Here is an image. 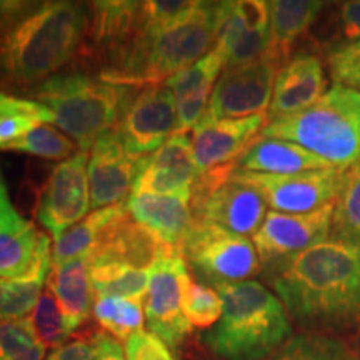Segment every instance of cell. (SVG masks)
Returning <instances> with one entry per match:
<instances>
[{"label":"cell","mask_w":360,"mask_h":360,"mask_svg":"<svg viewBox=\"0 0 360 360\" xmlns=\"http://www.w3.org/2000/svg\"><path fill=\"white\" fill-rule=\"evenodd\" d=\"M267 276L292 319L314 334L360 323V245L330 237L270 265Z\"/></svg>","instance_id":"cell-1"},{"label":"cell","mask_w":360,"mask_h":360,"mask_svg":"<svg viewBox=\"0 0 360 360\" xmlns=\"http://www.w3.org/2000/svg\"><path fill=\"white\" fill-rule=\"evenodd\" d=\"M225 6L227 2H200L191 19L164 32H148L139 19L130 37L109 51L112 64L98 79L127 87H147L170 79L209 53V47L217 42Z\"/></svg>","instance_id":"cell-2"},{"label":"cell","mask_w":360,"mask_h":360,"mask_svg":"<svg viewBox=\"0 0 360 360\" xmlns=\"http://www.w3.org/2000/svg\"><path fill=\"white\" fill-rule=\"evenodd\" d=\"M87 25L89 11L82 4L32 6L0 39V70L19 85L51 79L74 57Z\"/></svg>","instance_id":"cell-3"},{"label":"cell","mask_w":360,"mask_h":360,"mask_svg":"<svg viewBox=\"0 0 360 360\" xmlns=\"http://www.w3.org/2000/svg\"><path fill=\"white\" fill-rule=\"evenodd\" d=\"M222 299V317L204 342L224 360H269L290 340L287 310L255 281L215 285Z\"/></svg>","instance_id":"cell-4"},{"label":"cell","mask_w":360,"mask_h":360,"mask_svg":"<svg viewBox=\"0 0 360 360\" xmlns=\"http://www.w3.org/2000/svg\"><path fill=\"white\" fill-rule=\"evenodd\" d=\"M260 137L294 142L332 167L347 169L360 157V92L335 84L309 109L269 120Z\"/></svg>","instance_id":"cell-5"},{"label":"cell","mask_w":360,"mask_h":360,"mask_svg":"<svg viewBox=\"0 0 360 360\" xmlns=\"http://www.w3.org/2000/svg\"><path fill=\"white\" fill-rule=\"evenodd\" d=\"M134 90L84 74H67L45 80L35 97L51 110L52 124L85 152L117 127Z\"/></svg>","instance_id":"cell-6"},{"label":"cell","mask_w":360,"mask_h":360,"mask_svg":"<svg viewBox=\"0 0 360 360\" xmlns=\"http://www.w3.org/2000/svg\"><path fill=\"white\" fill-rule=\"evenodd\" d=\"M236 169L237 164H229L197 175L191 210L193 220L245 237L259 231L267 204L255 188L233 177Z\"/></svg>","instance_id":"cell-7"},{"label":"cell","mask_w":360,"mask_h":360,"mask_svg":"<svg viewBox=\"0 0 360 360\" xmlns=\"http://www.w3.org/2000/svg\"><path fill=\"white\" fill-rule=\"evenodd\" d=\"M179 249L193 270L214 285L249 281L260 270L259 254L249 238L214 224L192 219Z\"/></svg>","instance_id":"cell-8"},{"label":"cell","mask_w":360,"mask_h":360,"mask_svg":"<svg viewBox=\"0 0 360 360\" xmlns=\"http://www.w3.org/2000/svg\"><path fill=\"white\" fill-rule=\"evenodd\" d=\"M285 62L267 49L257 60L225 69L212 90L207 115L222 120L265 114L272 102L277 74Z\"/></svg>","instance_id":"cell-9"},{"label":"cell","mask_w":360,"mask_h":360,"mask_svg":"<svg viewBox=\"0 0 360 360\" xmlns=\"http://www.w3.org/2000/svg\"><path fill=\"white\" fill-rule=\"evenodd\" d=\"M233 177L255 188L276 212L309 214L335 202L344 169H322L294 175L255 174L236 169Z\"/></svg>","instance_id":"cell-10"},{"label":"cell","mask_w":360,"mask_h":360,"mask_svg":"<svg viewBox=\"0 0 360 360\" xmlns=\"http://www.w3.org/2000/svg\"><path fill=\"white\" fill-rule=\"evenodd\" d=\"M191 282L179 247L150 272L146 297L147 323L152 334L170 349H179L192 328L182 310L184 292Z\"/></svg>","instance_id":"cell-11"},{"label":"cell","mask_w":360,"mask_h":360,"mask_svg":"<svg viewBox=\"0 0 360 360\" xmlns=\"http://www.w3.org/2000/svg\"><path fill=\"white\" fill-rule=\"evenodd\" d=\"M115 130L137 159L164 146L177 130V107L167 85H147L130 97Z\"/></svg>","instance_id":"cell-12"},{"label":"cell","mask_w":360,"mask_h":360,"mask_svg":"<svg viewBox=\"0 0 360 360\" xmlns=\"http://www.w3.org/2000/svg\"><path fill=\"white\" fill-rule=\"evenodd\" d=\"M334 202L309 214L269 212L254 233V245L265 267L327 240L330 236Z\"/></svg>","instance_id":"cell-13"},{"label":"cell","mask_w":360,"mask_h":360,"mask_svg":"<svg viewBox=\"0 0 360 360\" xmlns=\"http://www.w3.org/2000/svg\"><path fill=\"white\" fill-rule=\"evenodd\" d=\"M87 154L79 152L57 164L40 193L37 205L39 222L56 237H62L70 225L80 222L87 214L89 200Z\"/></svg>","instance_id":"cell-14"},{"label":"cell","mask_w":360,"mask_h":360,"mask_svg":"<svg viewBox=\"0 0 360 360\" xmlns=\"http://www.w3.org/2000/svg\"><path fill=\"white\" fill-rule=\"evenodd\" d=\"M270 45L269 2L238 0L227 2L215 51L222 56L225 69L257 60Z\"/></svg>","instance_id":"cell-15"},{"label":"cell","mask_w":360,"mask_h":360,"mask_svg":"<svg viewBox=\"0 0 360 360\" xmlns=\"http://www.w3.org/2000/svg\"><path fill=\"white\" fill-rule=\"evenodd\" d=\"M127 214L115 219L102 232L97 245L90 252L89 262H114L152 272L177 247L167 244L146 225L129 220Z\"/></svg>","instance_id":"cell-16"},{"label":"cell","mask_w":360,"mask_h":360,"mask_svg":"<svg viewBox=\"0 0 360 360\" xmlns=\"http://www.w3.org/2000/svg\"><path fill=\"white\" fill-rule=\"evenodd\" d=\"M267 122V114L222 120H215L205 114L193 127L192 146L199 174L222 165L237 164Z\"/></svg>","instance_id":"cell-17"},{"label":"cell","mask_w":360,"mask_h":360,"mask_svg":"<svg viewBox=\"0 0 360 360\" xmlns=\"http://www.w3.org/2000/svg\"><path fill=\"white\" fill-rule=\"evenodd\" d=\"M139 160L129 154L115 129L102 135L89 159L90 207L98 210L122 204L132 188Z\"/></svg>","instance_id":"cell-18"},{"label":"cell","mask_w":360,"mask_h":360,"mask_svg":"<svg viewBox=\"0 0 360 360\" xmlns=\"http://www.w3.org/2000/svg\"><path fill=\"white\" fill-rule=\"evenodd\" d=\"M323 67L312 53L300 52L278 70L267 117L270 120L299 114L326 94Z\"/></svg>","instance_id":"cell-19"},{"label":"cell","mask_w":360,"mask_h":360,"mask_svg":"<svg viewBox=\"0 0 360 360\" xmlns=\"http://www.w3.org/2000/svg\"><path fill=\"white\" fill-rule=\"evenodd\" d=\"M40 232L17 212L0 172V278L15 277L32 267Z\"/></svg>","instance_id":"cell-20"},{"label":"cell","mask_w":360,"mask_h":360,"mask_svg":"<svg viewBox=\"0 0 360 360\" xmlns=\"http://www.w3.org/2000/svg\"><path fill=\"white\" fill-rule=\"evenodd\" d=\"M330 167L328 162L294 142L269 137L255 139L237 160V169L270 175H294Z\"/></svg>","instance_id":"cell-21"},{"label":"cell","mask_w":360,"mask_h":360,"mask_svg":"<svg viewBox=\"0 0 360 360\" xmlns=\"http://www.w3.org/2000/svg\"><path fill=\"white\" fill-rule=\"evenodd\" d=\"M51 267V240L40 233L32 267L22 276L0 278V321H20L37 307Z\"/></svg>","instance_id":"cell-22"},{"label":"cell","mask_w":360,"mask_h":360,"mask_svg":"<svg viewBox=\"0 0 360 360\" xmlns=\"http://www.w3.org/2000/svg\"><path fill=\"white\" fill-rule=\"evenodd\" d=\"M49 289L56 297L70 332L87 321L90 312V274L89 255L52 264L47 277Z\"/></svg>","instance_id":"cell-23"},{"label":"cell","mask_w":360,"mask_h":360,"mask_svg":"<svg viewBox=\"0 0 360 360\" xmlns=\"http://www.w3.org/2000/svg\"><path fill=\"white\" fill-rule=\"evenodd\" d=\"M125 209L135 222L146 225L174 247H180L192 225L191 204L177 197L132 195Z\"/></svg>","instance_id":"cell-24"},{"label":"cell","mask_w":360,"mask_h":360,"mask_svg":"<svg viewBox=\"0 0 360 360\" xmlns=\"http://www.w3.org/2000/svg\"><path fill=\"white\" fill-rule=\"evenodd\" d=\"M323 2L317 0H274L269 2L270 51L289 58L290 47L317 20Z\"/></svg>","instance_id":"cell-25"},{"label":"cell","mask_w":360,"mask_h":360,"mask_svg":"<svg viewBox=\"0 0 360 360\" xmlns=\"http://www.w3.org/2000/svg\"><path fill=\"white\" fill-rule=\"evenodd\" d=\"M127 214L125 204L105 207L92 212L89 217L80 220L74 227L69 229L64 236L58 237L53 247L52 264H62L67 260L90 255L94 247L97 245L102 232L105 231L115 219Z\"/></svg>","instance_id":"cell-26"},{"label":"cell","mask_w":360,"mask_h":360,"mask_svg":"<svg viewBox=\"0 0 360 360\" xmlns=\"http://www.w3.org/2000/svg\"><path fill=\"white\" fill-rule=\"evenodd\" d=\"M90 287L98 297H120L143 302L148 292L150 272L135 270L114 262H89Z\"/></svg>","instance_id":"cell-27"},{"label":"cell","mask_w":360,"mask_h":360,"mask_svg":"<svg viewBox=\"0 0 360 360\" xmlns=\"http://www.w3.org/2000/svg\"><path fill=\"white\" fill-rule=\"evenodd\" d=\"M330 236L360 245V157L344 169L340 192L334 202Z\"/></svg>","instance_id":"cell-28"},{"label":"cell","mask_w":360,"mask_h":360,"mask_svg":"<svg viewBox=\"0 0 360 360\" xmlns=\"http://www.w3.org/2000/svg\"><path fill=\"white\" fill-rule=\"evenodd\" d=\"M269 360H360L359 349L326 334H300Z\"/></svg>","instance_id":"cell-29"},{"label":"cell","mask_w":360,"mask_h":360,"mask_svg":"<svg viewBox=\"0 0 360 360\" xmlns=\"http://www.w3.org/2000/svg\"><path fill=\"white\" fill-rule=\"evenodd\" d=\"M225 67V62L220 53L215 51L209 52L195 64L180 70L179 74L165 80V85L172 92L174 101H188V98H205L209 101V94L212 90L215 79L220 70Z\"/></svg>","instance_id":"cell-30"},{"label":"cell","mask_w":360,"mask_h":360,"mask_svg":"<svg viewBox=\"0 0 360 360\" xmlns=\"http://www.w3.org/2000/svg\"><path fill=\"white\" fill-rule=\"evenodd\" d=\"M0 150L24 152V154L42 157V159L64 162V159L67 160L75 155L77 143L72 142V139L67 135L58 132L56 127L44 124L30 129L29 132L8 142L7 146L0 147Z\"/></svg>","instance_id":"cell-31"},{"label":"cell","mask_w":360,"mask_h":360,"mask_svg":"<svg viewBox=\"0 0 360 360\" xmlns=\"http://www.w3.org/2000/svg\"><path fill=\"white\" fill-rule=\"evenodd\" d=\"M94 315L114 339L127 340L135 332L142 330V305L134 300L120 297H98L94 305Z\"/></svg>","instance_id":"cell-32"},{"label":"cell","mask_w":360,"mask_h":360,"mask_svg":"<svg viewBox=\"0 0 360 360\" xmlns=\"http://www.w3.org/2000/svg\"><path fill=\"white\" fill-rule=\"evenodd\" d=\"M44 354L32 319L0 321V360H44Z\"/></svg>","instance_id":"cell-33"},{"label":"cell","mask_w":360,"mask_h":360,"mask_svg":"<svg viewBox=\"0 0 360 360\" xmlns=\"http://www.w3.org/2000/svg\"><path fill=\"white\" fill-rule=\"evenodd\" d=\"M200 2L187 0H154L142 2L141 25L148 32H164L187 22L197 12Z\"/></svg>","instance_id":"cell-34"},{"label":"cell","mask_w":360,"mask_h":360,"mask_svg":"<svg viewBox=\"0 0 360 360\" xmlns=\"http://www.w3.org/2000/svg\"><path fill=\"white\" fill-rule=\"evenodd\" d=\"M222 299L219 292L202 283L191 282L184 292L182 310L191 327H212L222 317Z\"/></svg>","instance_id":"cell-35"},{"label":"cell","mask_w":360,"mask_h":360,"mask_svg":"<svg viewBox=\"0 0 360 360\" xmlns=\"http://www.w3.org/2000/svg\"><path fill=\"white\" fill-rule=\"evenodd\" d=\"M32 323L44 347H60L72 334L58 309L56 297L49 290L40 295L37 307L34 310Z\"/></svg>","instance_id":"cell-36"},{"label":"cell","mask_w":360,"mask_h":360,"mask_svg":"<svg viewBox=\"0 0 360 360\" xmlns=\"http://www.w3.org/2000/svg\"><path fill=\"white\" fill-rule=\"evenodd\" d=\"M327 65L337 85L360 92V40L332 49L327 56Z\"/></svg>","instance_id":"cell-37"},{"label":"cell","mask_w":360,"mask_h":360,"mask_svg":"<svg viewBox=\"0 0 360 360\" xmlns=\"http://www.w3.org/2000/svg\"><path fill=\"white\" fill-rule=\"evenodd\" d=\"M127 360H174L167 345L152 332L139 330L127 339Z\"/></svg>","instance_id":"cell-38"},{"label":"cell","mask_w":360,"mask_h":360,"mask_svg":"<svg viewBox=\"0 0 360 360\" xmlns=\"http://www.w3.org/2000/svg\"><path fill=\"white\" fill-rule=\"evenodd\" d=\"M6 115H30L39 119L40 122H52V114L47 107L39 102L22 101L0 92V117Z\"/></svg>","instance_id":"cell-39"},{"label":"cell","mask_w":360,"mask_h":360,"mask_svg":"<svg viewBox=\"0 0 360 360\" xmlns=\"http://www.w3.org/2000/svg\"><path fill=\"white\" fill-rule=\"evenodd\" d=\"M37 125H40V120L30 115L0 117V147L22 137L25 132L37 127Z\"/></svg>","instance_id":"cell-40"},{"label":"cell","mask_w":360,"mask_h":360,"mask_svg":"<svg viewBox=\"0 0 360 360\" xmlns=\"http://www.w3.org/2000/svg\"><path fill=\"white\" fill-rule=\"evenodd\" d=\"M47 360H101L92 340H72L53 349Z\"/></svg>","instance_id":"cell-41"},{"label":"cell","mask_w":360,"mask_h":360,"mask_svg":"<svg viewBox=\"0 0 360 360\" xmlns=\"http://www.w3.org/2000/svg\"><path fill=\"white\" fill-rule=\"evenodd\" d=\"M339 25L342 37L345 40H360V0L342 4L339 8Z\"/></svg>","instance_id":"cell-42"},{"label":"cell","mask_w":360,"mask_h":360,"mask_svg":"<svg viewBox=\"0 0 360 360\" xmlns=\"http://www.w3.org/2000/svg\"><path fill=\"white\" fill-rule=\"evenodd\" d=\"M92 342L96 345L98 355H101V360H125L122 347L112 335L98 332L92 337Z\"/></svg>","instance_id":"cell-43"},{"label":"cell","mask_w":360,"mask_h":360,"mask_svg":"<svg viewBox=\"0 0 360 360\" xmlns=\"http://www.w3.org/2000/svg\"><path fill=\"white\" fill-rule=\"evenodd\" d=\"M359 345H360V332H359Z\"/></svg>","instance_id":"cell-44"}]
</instances>
